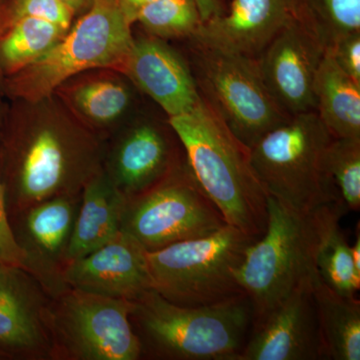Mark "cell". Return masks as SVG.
Returning a JSON list of instances; mask_svg holds the SVG:
<instances>
[{
    "instance_id": "obj_1",
    "label": "cell",
    "mask_w": 360,
    "mask_h": 360,
    "mask_svg": "<svg viewBox=\"0 0 360 360\" xmlns=\"http://www.w3.org/2000/svg\"><path fill=\"white\" fill-rule=\"evenodd\" d=\"M129 319L141 359L238 360L253 309L245 292L212 304L184 307L150 290L132 300Z\"/></svg>"
},
{
    "instance_id": "obj_2",
    "label": "cell",
    "mask_w": 360,
    "mask_h": 360,
    "mask_svg": "<svg viewBox=\"0 0 360 360\" xmlns=\"http://www.w3.org/2000/svg\"><path fill=\"white\" fill-rule=\"evenodd\" d=\"M168 122L196 181L226 224L259 238L266 229L269 194L251 165L250 149L203 99L191 112L169 117Z\"/></svg>"
},
{
    "instance_id": "obj_3",
    "label": "cell",
    "mask_w": 360,
    "mask_h": 360,
    "mask_svg": "<svg viewBox=\"0 0 360 360\" xmlns=\"http://www.w3.org/2000/svg\"><path fill=\"white\" fill-rule=\"evenodd\" d=\"M103 153L91 136L44 123L0 139V175L7 214L58 196L82 193L103 169Z\"/></svg>"
},
{
    "instance_id": "obj_4",
    "label": "cell",
    "mask_w": 360,
    "mask_h": 360,
    "mask_svg": "<svg viewBox=\"0 0 360 360\" xmlns=\"http://www.w3.org/2000/svg\"><path fill=\"white\" fill-rule=\"evenodd\" d=\"M326 206L303 212L269 195L266 229L248 248L238 271L239 285L252 305L253 321L303 281L319 276L316 257Z\"/></svg>"
},
{
    "instance_id": "obj_5",
    "label": "cell",
    "mask_w": 360,
    "mask_h": 360,
    "mask_svg": "<svg viewBox=\"0 0 360 360\" xmlns=\"http://www.w3.org/2000/svg\"><path fill=\"white\" fill-rule=\"evenodd\" d=\"M333 139L314 111L291 115L258 139L250 161L266 193L303 212L340 202L326 167Z\"/></svg>"
},
{
    "instance_id": "obj_6",
    "label": "cell",
    "mask_w": 360,
    "mask_h": 360,
    "mask_svg": "<svg viewBox=\"0 0 360 360\" xmlns=\"http://www.w3.org/2000/svg\"><path fill=\"white\" fill-rule=\"evenodd\" d=\"M255 240L226 224L210 236L148 252L153 290L184 307L212 304L240 295L238 271Z\"/></svg>"
},
{
    "instance_id": "obj_7",
    "label": "cell",
    "mask_w": 360,
    "mask_h": 360,
    "mask_svg": "<svg viewBox=\"0 0 360 360\" xmlns=\"http://www.w3.org/2000/svg\"><path fill=\"white\" fill-rule=\"evenodd\" d=\"M188 63L201 98L239 141L251 146L285 122L286 115L270 96L257 59L210 46L191 37Z\"/></svg>"
},
{
    "instance_id": "obj_8",
    "label": "cell",
    "mask_w": 360,
    "mask_h": 360,
    "mask_svg": "<svg viewBox=\"0 0 360 360\" xmlns=\"http://www.w3.org/2000/svg\"><path fill=\"white\" fill-rule=\"evenodd\" d=\"M134 39L131 25L116 4H101L80 15L58 44L18 71L14 90L37 103L68 78L92 68H122Z\"/></svg>"
},
{
    "instance_id": "obj_9",
    "label": "cell",
    "mask_w": 360,
    "mask_h": 360,
    "mask_svg": "<svg viewBox=\"0 0 360 360\" xmlns=\"http://www.w3.org/2000/svg\"><path fill=\"white\" fill-rule=\"evenodd\" d=\"M130 309L127 300L65 288L49 305L51 360L141 359Z\"/></svg>"
},
{
    "instance_id": "obj_10",
    "label": "cell",
    "mask_w": 360,
    "mask_h": 360,
    "mask_svg": "<svg viewBox=\"0 0 360 360\" xmlns=\"http://www.w3.org/2000/svg\"><path fill=\"white\" fill-rule=\"evenodd\" d=\"M226 224L193 176L187 161L165 179L125 201L120 231L148 252L210 236Z\"/></svg>"
},
{
    "instance_id": "obj_11",
    "label": "cell",
    "mask_w": 360,
    "mask_h": 360,
    "mask_svg": "<svg viewBox=\"0 0 360 360\" xmlns=\"http://www.w3.org/2000/svg\"><path fill=\"white\" fill-rule=\"evenodd\" d=\"M326 51L298 6L297 15L258 56V70L264 84L286 115L316 110L314 80Z\"/></svg>"
},
{
    "instance_id": "obj_12",
    "label": "cell",
    "mask_w": 360,
    "mask_h": 360,
    "mask_svg": "<svg viewBox=\"0 0 360 360\" xmlns=\"http://www.w3.org/2000/svg\"><path fill=\"white\" fill-rule=\"evenodd\" d=\"M82 193L58 196L8 217L14 240L23 255V269L52 297L68 288L63 272Z\"/></svg>"
},
{
    "instance_id": "obj_13",
    "label": "cell",
    "mask_w": 360,
    "mask_h": 360,
    "mask_svg": "<svg viewBox=\"0 0 360 360\" xmlns=\"http://www.w3.org/2000/svg\"><path fill=\"white\" fill-rule=\"evenodd\" d=\"M315 278L303 281L253 321L238 360L328 359L315 307Z\"/></svg>"
},
{
    "instance_id": "obj_14",
    "label": "cell",
    "mask_w": 360,
    "mask_h": 360,
    "mask_svg": "<svg viewBox=\"0 0 360 360\" xmlns=\"http://www.w3.org/2000/svg\"><path fill=\"white\" fill-rule=\"evenodd\" d=\"M51 296L27 270L0 264V356L51 360Z\"/></svg>"
},
{
    "instance_id": "obj_15",
    "label": "cell",
    "mask_w": 360,
    "mask_h": 360,
    "mask_svg": "<svg viewBox=\"0 0 360 360\" xmlns=\"http://www.w3.org/2000/svg\"><path fill=\"white\" fill-rule=\"evenodd\" d=\"M186 161L172 125L137 123L120 137L111 150L104 174L125 200L161 181Z\"/></svg>"
},
{
    "instance_id": "obj_16",
    "label": "cell",
    "mask_w": 360,
    "mask_h": 360,
    "mask_svg": "<svg viewBox=\"0 0 360 360\" xmlns=\"http://www.w3.org/2000/svg\"><path fill=\"white\" fill-rule=\"evenodd\" d=\"M63 281L68 288L129 302L153 290L148 251L122 231L98 250L68 262Z\"/></svg>"
},
{
    "instance_id": "obj_17",
    "label": "cell",
    "mask_w": 360,
    "mask_h": 360,
    "mask_svg": "<svg viewBox=\"0 0 360 360\" xmlns=\"http://www.w3.org/2000/svg\"><path fill=\"white\" fill-rule=\"evenodd\" d=\"M120 70L168 118L191 112L202 101L186 59L158 37L134 40Z\"/></svg>"
},
{
    "instance_id": "obj_18",
    "label": "cell",
    "mask_w": 360,
    "mask_h": 360,
    "mask_svg": "<svg viewBox=\"0 0 360 360\" xmlns=\"http://www.w3.org/2000/svg\"><path fill=\"white\" fill-rule=\"evenodd\" d=\"M298 0H233L229 13L205 21L194 39L252 59L297 15Z\"/></svg>"
},
{
    "instance_id": "obj_19",
    "label": "cell",
    "mask_w": 360,
    "mask_h": 360,
    "mask_svg": "<svg viewBox=\"0 0 360 360\" xmlns=\"http://www.w3.org/2000/svg\"><path fill=\"white\" fill-rule=\"evenodd\" d=\"M125 201L103 169L85 184L68 246V262L94 252L117 236Z\"/></svg>"
},
{
    "instance_id": "obj_20",
    "label": "cell",
    "mask_w": 360,
    "mask_h": 360,
    "mask_svg": "<svg viewBox=\"0 0 360 360\" xmlns=\"http://www.w3.org/2000/svg\"><path fill=\"white\" fill-rule=\"evenodd\" d=\"M316 110L335 139H360V84L340 70L326 49L315 77Z\"/></svg>"
},
{
    "instance_id": "obj_21",
    "label": "cell",
    "mask_w": 360,
    "mask_h": 360,
    "mask_svg": "<svg viewBox=\"0 0 360 360\" xmlns=\"http://www.w3.org/2000/svg\"><path fill=\"white\" fill-rule=\"evenodd\" d=\"M314 296L326 359H360V302L315 278Z\"/></svg>"
},
{
    "instance_id": "obj_22",
    "label": "cell",
    "mask_w": 360,
    "mask_h": 360,
    "mask_svg": "<svg viewBox=\"0 0 360 360\" xmlns=\"http://www.w3.org/2000/svg\"><path fill=\"white\" fill-rule=\"evenodd\" d=\"M347 212L340 202L326 205L322 217L316 266L324 283L340 295L356 298L360 274L354 269L350 245L341 231L340 219Z\"/></svg>"
},
{
    "instance_id": "obj_23",
    "label": "cell",
    "mask_w": 360,
    "mask_h": 360,
    "mask_svg": "<svg viewBox=\"0 0 360 360\" xmlns=\"http://www.w3.org/2000/svg\"><path fill=\"white\" fill-rule=\"evenodd\" d=\"M68 30L33 18L13 20L8 33L0 40V66L16 73L51 51Z\"/></svg>"
},
{
    "instance_id": "obj_24",
    "label": "cell",
    "mask_w": 360,
    "mask_h": 360,
    "mask_svg": "<svg viewBox=\"0 0 360 360\" xmlns=\"http://www.w3.org/2000/svg\"><path fill=\"white\" fill-rule=\"evenodd\" d=\"M135 22L160 39H191L203 23L195 0H155L141 9Z\"/></svg>"
},
{
    "instance_id": "obj_25",
    "label": "cell",
    "mask_w": 360,
    "mask_h": 360,
    "mask_svg": "<svg viewBox=\"0 0 360 360\" xmlns=\"http://www.w3.org/2000/svg\"><path fill=\"white\" fill-rule=\"evenodd\" d=\"M298 6L326 49L360 32V0H298Z\"/></svg>"
},
{
    "instance_id": "obj_26",
    "label": "cell",
    "mask_w": 360,
    "mask_h": 360,
    "mask_svg": "<svg viewBox=\"0 0 360 360\" xmlns=\"http://www.w3.org/2000/svg\"><path fill=\"white\" fill-rule=\"evenodd\" d=\"M326 167L340 202L348 212L360 210V139H331Z\"/></svg>"
},
{
    "instance_id": "obj_27",
    "label": "cell",
    "mask_w": 360,
    "mask_h": 360,
    "mask_svg": "<svg viewBox=\"0 0 360 360\" xmlns=\"http://www.w3.org/2000/svg\"><path fill=\"white\" fill-rule=\"evenodd\" d=\"M73 101L89 120L108 124L118 120L129 108L131 94L120 82L96 80L78 86Z\"/></svg>"
},
{
    "instance_id": "obj_28",
    "label": "cell",
    "mask_w": 360,
    "mask_h": 360,
    "mask_svg": "<svg viewBox=\"0 0 360 360\" xmlns=\"http://www.w3.org/2000/svg\"><path fill=\"white\" fill-rule=\"evenodd\" d=\"M21 18L49 21L68 30L75 15L61 0H15L13 20Z\"/></svg>"
},
{
    "instance_id": "obj_29",
    "label": "cell",
    "mask_w": 360,
    "mask_h": 360,
    "mask_svg": "<svg viewBox=\"0 0 360 360\" xmlns=\"http://www.w3.org/2000/svg\"><path fill=\"white\" fill-rule=\"evenodd\" d=\"M326 49L338 68L360 84V32L341 37Z\"/></svg>"
},
{
    "instance_id": "obj_30",
    "label": "cell",
    "mask_w": 360,
    "mask_h": 360,
    "mask_svg": "<svg viewBox=\"0 0 360 360\" xmlns=\"http://www.w3.org/2000/svg\"><path fill=\"white\" fill-rule=\"evenodd\" d=\"M0 264L18 265L23 269V255L14 240L11 224H9L1 175H0Z\"/></svg>"
},
{
    "instance_id": "obj_31",
    "label": "cell",
    "mask_w": 360,
    "mask_h": 360,
    "mask_svg": "<svg viewBox=\"0 0 360 360\" xmlns=\"http://www.w3.org/2000/svg\"><path fill=\"white\" fill-rule=\"evenodd\" d=\"M155 0H116V6L130 25H134L137 15L144 6Z\"/></svg>"
},
{
    "instance_id": "obj_32",
    "label": "cell",
    "mask_w": 360,
    "mask_h": 360,
    "mask_svg": "<svg viewBox=\"0 0 360 360\" xmlns=\"http://www.w3.org/2000/svg\"><path fill=\"white\" fill-rule=\"evenodd\" d=\"M73 15H82L90 9L101 4H116V0H61Z\"/></svg>"
},
{
    "instance_id": "obj_33",
    "label": "cell",
    "mask_w": 360,
    "mask_h": 360,
    "mask_svg": "<svg viewBox=\"0 0 360 360\" xmlns=\"http://www.w3.org/2000/svg\"><path fill=\"white\" fill-rule=\"evenodd\" d=\"M195 2L198 4V9H200L202 22L210 20V18H214V16L224 13V8H222L219 0H195Z\"/></svg>"
},
{
    "instance_id": "obj_34",
    "label": "cell",
    "mask_w": 360,
    "mask_h": 360,
    "mask_svg": "<svg viewBox=\"0 0 360 360\" xmlns=\"http://www.w3.org/2000/svg\"><path fill=\"white\" fill-rule=\"evenodd\" d=\"M350 252H352V262H354V269L360 274V226L359 222L356 227V238L354 245H350Z\"/></svg>"
}]
</instances>
